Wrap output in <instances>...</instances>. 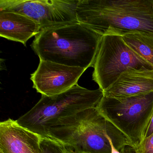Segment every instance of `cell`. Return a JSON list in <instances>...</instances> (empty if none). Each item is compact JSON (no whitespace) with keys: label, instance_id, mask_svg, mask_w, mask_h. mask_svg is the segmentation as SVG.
<instances>
[{"label":"cell","instance_id":"13","mask_svg":"<svg viewBox=\"0 0 153 153\" xmlns=\"http://www.w3.org/2000/svg\"><path fill=\"white\" fill-rule=\"evenodd\" d=\"M42 153H65L66 147L62 143L50 138L42 137Z\"/></svg>","mask_w":153,"mask_h":153},{"label":"cell","instance_id":"3","mask_svg":"<svg viewBox=\"0 0 153 153\" xmlns=\"http://www.w3.org/2000/svg\"><path fill=\"white\" fill-rule=\"evenodd\" d=\"M102 37L77 22L42 30L31 46L40 60L86 70L94 67Z\"/></svg>","mask_w":153,"mask_h":153},{"label":"cell","instance_id":"18","mask_svg":"<svg viewBox=\"0 0 153 153\" xmlns=\"http://www.w3.org/2000/svg\"><path fill=\"white\" fill-rule=\"evenodd\" d=\"M112 153H121L120 151H118L117 149H115L113 146L112 147Z\"/></svg>","mask_w":153,"mask_h":153},{"label":"cell","instance_id":"9","mask_svg":"<svg viewBox=\"0 0 153 153\" xmlns=\"http://www.w3.org/2000/svg\"><path fill=\"white\" fill-rule=\"evenodd\" d=\"M42 139L10 118L0 123V150L3 153H42Z\"/></svg>","mask_w":153,"mask_h":153},{"label":"cell","instance_id":"6","mask_svg":"<svg viewBox=\"0 0 153 153\" xmlns=\"http://www.w3.org/2000/svg\"><path fill=\"white\" fill-rule=\"evenodd\" d=\"M93 79L103 92L129 70H153L152 65L134 52L122 36H103L94 65Z\"/></svg>","mask_w":153,"mask_h":153},{"label":"cell","instance_id":"17","mask_svg":"<svg viewBox=\"0 0 153 153\" xmlns=\"http://www.w3.org/2000/svg\"><path fill=\"white\" fill-rule=\"evenodd\" d=\"M66 149H65V153H78L77 152H76L73 149L71 148V147L69 146H66Z\"/></svg>","mask_w":153,"mask_h":153},{"label":"cell","instance_id":"14","mask_svg":"<svg viewBox=\"0 0 153 153\" xmlns=\"http://www.w3.org/2000/svg\"><path fill=\"white\" fill-rule=\"evenodd\" d=\"M136 149L138 153H153V133L144 139Z\"/></svg>","mask_w":153,"mask_h":153},{"label":"cell","instance_id":"11","mask_svg":"<svg viewBox=\"0 0 153 153\" xmlns=\"http://www.w3.org/2000/svg\"><path fill=\"white\" fill-rule=\"evenodd\" d=\"M41 31L40 25L19 13L0 11V36L26 45L27 42Z\"/></svg>","mask_w":153,"mask_h":153},{"label":"cell","instance_id":"10","mask_svg":"<svg viewBox=\"0 0 153 153\" xmlns=\"http://www.w3.org/2000/svg\"><path fill=\"white\" fill-rule=\"evenodd\" d=\"M153 92V70H129L123 73L104 96L123 98Z\"/></svg>","mask_w":153,"mask_h":153},{"label":"cell","instance_id":"8","mask_svg":"<svg viewBox=\"0 0 153 153\" xmlns=\"http://www.w3.org/2000/svg\"><path fill=\"white\" fill-rule=\"evenodd\" d=\"M47 61L40 60L36 70L31 74L33 87L42 96L51 97L66 92L77 84L85 71Z\"/></svg>","mask_w":153,"mask_h":153},{"label":"cell","instance_id":"12","mask_svg":"<svg viewBox=\"0 0 153 153\" xmlns=\"http://www.w3.org/2000/svg\"><path fill=\"white\" fill-rule=\"evenodd\" d=\"M122 37L134 52L153 67V37L140 33L128 34Z\"/></svg>","mask_w":153,"mask_h":153},{"label":"cell","instance_id":"2","mask_svg":"<svg viewBox=\"0 0 153 153\" xmlns=\"http://www.w3.org/2000/svg\"><path fill=\"white\" fill-rule=\"evenodd\" d=\"M48 137L78 153H112L113 146L120 152L126 145H131L127 137L100 114L97 107L59 121L49 130Z\"/></svg>","mask_w":153,"mask_h":153},{"label":"cell","instance_id":"16","mask_svg":"<svg viewBox=\"0 0 153 153\" xmlns=\"http://www.w3.org/2000/svg\"><path fill=\"white\" fill-rule=\"evenodd\" d=\"M120 152L121 153H138L136 148L131 145H126Z\"/></svg>","mask_w":153,"mask_h":153},{"label":"cell","instance_id":"5","mask_svg":"<svg viewBox=\"0 0 153 153\" xmlns=\"http://www.w3.org/2000/svg\"><path fill=\"white\" fill-rule=\"evenodd\" d=\"M97 109L136 148L153 113V92L123 98L103 95Z\"/></svg>","mask_w":153,"mask_h":153},{"label":"cell","instance_id":"1","mask_svg":"<svg viewBox=\"0 0 153 153\" xmlns=\"http://www.w3.org/2000/svg\"><path fill=\"white\" fill-rule=\"evenodd\" d=\"M77 18L102 36L153 37V0H79Z\"/></svg>","mask_w":153,"mask_h":153},{"label":"cell","instance_id":"4","mask_svg":"<svg viewBox=\"0 0 153 153\" xmlns=\"http://www.w3.org/2000/svg\"><path fill=\"white\" fill-rule=\"evenodd\" d=\"M103 95L100 88L89 90L77 84L59 94L42 96L33 108L16 121L42 137L48 138L49 130L59 121L86 109L97 107Z\"/></svg>","mask_w":153,"mask_h":153},{"label":"cell","instance_id":"15","mask_svg":"<svg viewBox=\"0 0 153 153\" xmlns=\"http://www.w3.org/2000/svg\"><path fill=\"white\" fill-rule=\"evenodd\" d=\"M153 133V113L149 122L146 128L143 135V139L148 137Z\"/></svg>","mask_w":153,"mask_h":153},{"label":"cell","instance_id":"7","mask_svg":"<svg viewBox=\"0 0 153 153\" xmlns=\"http://www.w3.org/2000/svg\"><path fill=\"white\" fill-rule=\"evenodd\" d=\"M73 0H0V11L19 13L38 23L41 31L79 22Z\"/></svg>","mask_w":153,"mask_h":153},{"label":"cell","instance_id":"19","mask_svg":"<svg viewBox=\"0 0 153 153\" xmlns=\"http://www.w3.org/2000/svg\"><path fill=\"white\" fill-rule=\"evenodd\" d=\"M0 153H3V152H2V151H1V150H0Z\"/></svg>","mask_w":153,"mask_h":153}]
</instances>
